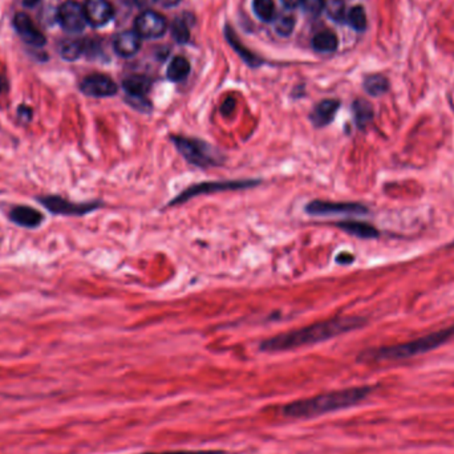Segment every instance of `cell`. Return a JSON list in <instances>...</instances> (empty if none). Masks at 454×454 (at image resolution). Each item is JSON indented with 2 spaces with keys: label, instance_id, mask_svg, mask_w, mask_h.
<instances>
[{
  "label": "cell",
  "instance_id": "1f68e13d",
  "mask_svg": "<svg viewBox=\"0 0 454 454\" xmlns=\"http://www.w3.org/2000/svg\"><path fill=\"white\" fill-rule=\"evenodd\" d=\"M18 116L25 122H30L34 117V111H32V108H30L27 105H20L18 108Z\"/></svg>",
  "mask_w": 454,
  "mask_h": 454
},
{
  "label": "cell",
  "instance_id": "836d02e7",
  "mask_svg": "<svg viewBox=\"0 0 454 454\" xmlns=\"http://www.w3.org/2000/svg\"><path fill=\"white\" fill-rule=\"evenodd\" d=\"M158 0H134L136 6L140 7L142 10H146V8H151L153 4H156Z\"/></svg>",
  "mask_w": 454,
  "mask_h": 454
},
{
  "label": "cell",
  "instance_id": "d4e9b609",
  "mask_svg": "<svg viewBox=\"0 0 454 454\" xmlns=\"http://www.w3.org/2000/svg\"><path fill=\"white\" fill-rule=\"evenodd\" d=\"M347 22L356 31H364L367 28V13L361 6H355L347 13Z\"/></svg>",
  "mask_w": 454,
  "mask_h": 454
},
{
  "label": "cell",
  "instance_id": "4dcf8cb0",
  "mask_svg": "<svg viewBox=\"0 0 454 454\" xmlns=\"http://www.w3.org/2000/svg\"><path fill=\"white\" fill-rule=\"evenodd\" d=\"M144 454H229L223 450H170V452H154V453Z\"/></svg>",
  "mask_w": 454,
  "mask_h": 454
},
{
  "label": "cell",
  "instance_id": "7a4b0ae2",
  "mask_svg": "<svg viewBox=\"0 0 454 454\" xmlns=\"http://www.w3.org/2000/svg\"><path fill=\"white\" fill-rule=\"evenodd\" d=\"M374 389L372 385L352 386L347 389L334 391L316 396L296 400L283 405L280 412L286 417L291 419H313L329 412H336L341 409L355 407L364 401Z\"/></svg>",
  "mask_w": 454,
  "mask_h": 454
},
{
  "label": "cell",
  "instance_id": "603a6c76",
  "mask_svg": "<svg viewBox=\"0 0 454 454\" xmlns=\"http://www.w3.org/2000/svg\"><path fill=\"white\" fill-rule=\"evenodd\" d=\"M87 46L82 40H65L60 46V55L64 60L75 61L85 53Z\"/></svg>",
  "mask_w": 454,
  "mask_h": 454
},
{
  "label": "cell",
  "instance_id": "5b68a950",
  "mask_svg": "<svg viewBox=\"0 0 454 454\" xmlns=\"http://www.w3.org/2000/svg\"><path fill=\"white\" fill-rule=\"evenodd\" d=\"M262 181L260 179H226V181H209V182H199L193 184L182 190L175 198L169 202V208H175L178 205H182L190 199L208 196L214 193H223V191H235V190H245L251 187H259Z\"/></svg>",
  "mask_w": 454,
  "mask_h": 454
},
{
  "label": "cell",
  "instance_id": "d6a6232c",
  "mask_svg": "<svg viewBox=\"0 0 454 454\" xmlns=\"http://www.w3.org/2000/svg\"><path fill=\"white\" fill-rule=\"evenodd\" d=\"M235 106H237V103H235V100H234L233 97L226 99L221 106L222 115H223V116H229V115H232L234 111H235Z\"/></svg>",
  "mask_w": 454,
  "mask_h": 454
},
{
  "label": "cell",
  "instance_id": "f35d334b",
  "mask_svg": "<svg viewBox=\"0 0 454 454\" xmlns=\"http://www.w3.org/2000/svg\"><path fill=\"white\" fill-rule=\"evenodd\" d=\"M39 1H40V0H24V4H25L27 7H32V6H36Z\"/></svg>",
  "mask_w": 454,
  "mask_h": 454
},
{
  "label": "cell",
  "instance_id": "2e32d148",
  "mask_svg": "<svg viewBox=\"0 0 454 454\" xmlns=\"http://www.w3.org/2000/svg\"><path fill=\"white\" fill-rule=\"evenodd\" d=\"M122 88L128 97H146L151 91V80L142 75H133L122 82Z\"/></svg>",
  "mask_w": 454,
  "mask_h": 454
},
{
  "label": "cell",
  "instance_id": "3957f363",
  "mask_svg": "<svg viewBox=\"0 0 454 454\" xmlns=\"http://www.w3.org/2000/svg\"><path fill=\"white\" fill-rule=\"evenodd\" d=\"M453 335L454 327H449L403 344L364 351L359 355V361L374 362V361L404 360L441 347L443 343H446Z\"/></svg>",
  "mask_w": 454,
  "mask_h": 454
},
{
  "label": "cell",
  "instance_id": "4fadbf2b",
  "mask_svg": "<svg viewBox=\"0 0 454 454\" xmlns=\"http://www.w3.org/2000/svg\"><path fill=\"white\" fill-rule=\"evenodd\" d=\"M87 22L94 27H103L113 18V7L108 0H87L84 4Z\"/></svg>",
  "mask_w": 454,
  "mask_h": 454
},
{
  "label": "cell",
  "instance_id": "5bb4252c",
  "mask_svg": "<svg viewBox=\"0 0 454 454\" xmlns=\"http://www.w3.org/2000/svg\"><path fill=\"white\" fill-rule=\"evenodd\" d=\"M340 101L334 99H327L315 106L310 115V121L315 128L328 127L338 113Z\"/></svg>",
  "mask_w": 454,
  "mask_h": 454
},
{
  "label": "cell",
  "instance_id": "52a82bcc",
  "mask_svg": "<svg viewBox=\"0 0 454 454\" xmlns=\"http://www.w3.org/2000/svg\"><path fill=\"white\" fill-rule=\"evenodd\" d=\"M305 213L311 217H336V215H364L368 209L360 203L331 202L315 199L305 205Z\"/></svg>",
  "mask_w": 454,
  "mask_h": 454
},
{
  "label": "cell",
  "instance_id": "e575fe53",
  "mask_svg": "<svg viewBox=\"0 0 454 454\" xmlns=\"http://www.w3.org/2000/svg\"><path fill=\"white\" fill-rule=\"evenodd\" d=\"M336 260H338L339 263H341V265H344V263L347 265V263L353 262V256L347 254V253H341L340 256H336Z\"/></svg>",
  "mask_w": 454,
  "mask_h": 454
},
{
  "label": "cell",
  "instance_id": "74e56055",
  "mask_svg": "<svg viewBox=\"0 0 454 454\" xmlns=\"http://www.w3.org/2000/svg\"><path fill=\"white\" fill-rule=\"evenodd\" d=\"M163 1V6H166V7H172V6H175L179 0H161Z\"/></svg>",
  "mask_w": 454,
  "mask_h": 454
},
{
  "label": "cell",
  "instance_id": "ac0fdd59",
  "mask_svg": "<svg viewBox=\"0 0 454 454\" xmlns=\"http://www.w3.org/2000/svg\"><path fill=\"white\" fill-rule=\"evenodd\" d=\"M352 111H353V117L358 128L364 129L373 118V108L371 103L367 100L359 99L352 104Z\"/></svg>",
  "mask_w": 454,
  "mask_h": 454
},
{
  "label": "cell",
  "instance_id": "8fae6325",
  "mask_svg": "<svg viewBox=\"0 0 454 454\" xmlns=\"http://www.w3.org/2000/svg\"><path fill=\"white\" fill-rule=\"evenodd\" d=\"M8 220L16 226L35 230L44 223L46 217L35 208H31L28 205H16L10 210Z\"/></svg>",
  "mask_w": 454,
  "mask_h": 454
},
{
  "label": "cell",
  "instance_id": "6da1fadb",
  "mask_svg": "<svg viewBox=\"0 0 454 454\" xmlns=\"http://www.w3.org/2000/svg\"><path fill=\"white\" fill-rule=\"evenodd\" d=\"M364 324L365 320L358 316L334 317L266 339L259 344V350L268 353H275L315 346L340 336L343 334L359 329Z\"/></svg>",
  "mask_w": 454,
  "mask_h": 454
},
{
  "label": "cell",
  "instance_id": "ba28073f",
  "mask_svg": "<svg viewBox=\"0 0 454 454\" xmlns=\"http://www.w3.org/2000/svg\"><path fill=\"white\" fill-rule=\"evenodd\" d=\"M58 19L61 27L68 32H80L88 23L84 6L73 0H68L58 7Z\"/></svg>",
  "mask_w": 454,
  "mask_h": 454
},
{
  "label": "cell",
  "instance_id": "44dd1931",
  "mask_svg": "<svg viewBox=\"0 0 454 454\" xmlns=\"http://www.w3.org/2000/svg\"><path fill=\"white\" fill-rule=\"evenodd\" d=\"M190 73V63L184 56H175L168 67V79L170 82H184Z\"/></svg>",
  "mask_w": 454,
  "mask_h": 454
},
{
  "label": "cell",
  "instance_id": "9a60e30c",
  "mask_svg": "<svg viewBox=\"0 0 454 454\" xmlns=\"http://www.w3.org/2000/svg\"><path fill=\"white\" fill-rule=\"evenodd\" d=\"M113 47L120 56L130 58L140 49V35L136 31H125L122 34H118L113 42Z\"/></svg>",
  "mask_w": 454,
  "mask_h": 454
},
{
  "label": "cell",
  "instance_id": "4316f807",
  "mask_svg": "<svg viewBox=\"0 0 454 454\" xmlns=\"http://www.w3.org/2000/svg\"><path fill=\"white\" fill-rule=\"evenodd\" d=\"M295 27V18L291 15H282L275 20V30L280 36L291 35Z\"/></svg>",
  "mask_w": 454,
  "mask_h": 454
},
{
  "label": "cell",
  "instance_id": "d6986e66",
  "mask_svg": "<svg viewBox=\"0 0 454 454\" xmlns=\"http://www.w3.org/2000/svg\"><path fill=\"white\" fill-rule=\"evenodd\" d=\"M226 39L232 44V47L237 51V53H239V56L245 60L246 64H248L250 67H256L262 64L260 58L242 46L241 40L234 35L233 30L230 27H226Z\"/></svg>",
  "mask_w": 454,
  "mask_h": 454
},
{
  "label": "cell",
  "instance_id": "d590c367",
  "mask_svg": "<svg viewBox=\"0 0 454 454\" xmlns=\"http://www.w3.org/2000/svg\"><path fill=\"white\" fill-rule=\"evenodd\" d=\"M7 91H8V82L3 75H0V96L6 94Z\"/></svg>",
  "mask_w": 454,
  "mask_h": 454
},
{
  "label": "cell",
  "instance_id": "ffe728a7",
  "mask_svg": "<svg viewBox=\"0 0 454 454\" xmlns=\"http://www.w3.org/2000/svg\"><path fill=\"white\" fill-rule=\"evenodd\" d=\"M362 87L367 94H371L373 97H379V96L388 92L389 82L383 75L374 73V75H370L364 79Z\"/></svg>",
  "mask_w": 454,
  "mask_h": 454
},
{
  "label": "cell",
  "instance_id": "f1b7e54d",
  "mask_svg": "<svg viewBox=\"0 0 454 454\" xmlns=\"http://www.w3.org/2000/svg\"><path fill=\"white\" fill-rule=\"evenodd\" d=\"M127 103L136 111L142 112V113H151L153 109V105L146 97H128L127 96Z\"/></svg>",
  "mask_w": 454,
  "mask_h": 454
},
{
  "label": "cell",
  "instance_id": "277c9868",
  "mask_svg": "<svg viewBox=\"0 0 454 454\" xmlns=\"http://www.w3.org/2000/svg\"><path fill=\"white\" fill-rule=\"evenodd\" d=\"M170 141L184 160L196 168L208 169L221 166L225 163V157L221 151L206 141L181 134H172Z\"/></svg>",
  "mask_w": 454,
  "mask_h": 454
},
{
  "label": "cell",
  "instance_id": "cb8c5ba5",
  "mask_svg": "<svg viewBox=\"0 0 454 454\" xmlns=\"http://www.w3.org/2000/svg\"><path fill=\"white\" fill-rule=\"evenodd\" d=\"M253 8L256 16L263 22H272L275 19V4L272 0H254Z\"/></svg>",
  "mask_w": 454,
  "mask_h": 454
},
{
  "label": "cell",
  "instance_id": "30bf717a",
  "mask_svg": "<svg viewBox=\"0 0 454 454\" xmlns=\"http://www.w3.org/2000/svg\"><path fill=\"white\" fill-rule=\"evenodd\" d=\"M134 27L140 37L157 39L166 32L168 22L161 13L146 10L137 16Z\"/></svg>",
  "mask_w": 454,
  "mask_h": 454
},
{
  "label": "cell",
  "instance_id": "9c48e42d",
  "mask_svg": "<svg viewBox=\"0 0 454 454\" xmlns=\"http://www.w3.org/2000/svg\"><path fill=\"white\" fill-rule=\"evenodd\" d=\"M80 91L85 96L103 99V97H112L118 92V87L109 76L94 73L87 76L80 82Z\"/></svg>",
  "mask_w": 454,
  "mask_h": 454
},
{
  "label": "cell",
  "instance_id": "7c38bea8",
  "mask_svg": "<svg viewBox=\"0 0 454 454\" xmlns=\"http://www.w3.org/2000/svg\"><path fill=\"white\" fill-rule=\"evenodd\" d=\"M13 25L27 44L32 47H43L46 44V36L36 28L35 24L27 13L19 12L13 19Z\"/></svg>",
  "mask_w": 454,
  "mask_h": 454
},
{
  "label": "cell",
  "instance_id": "83f0119b",
  "mask_svg": "<svg viewBox=\"0 0 454 454\" xmlns=\"http://www.w3.org/2000/svg\"><path fill=\"white\" fill-rule=\"evenodd\" d=\"M301 6L307 15L319 16L326 7V1L324 0H303Z\"/></svg>",
  "mask_w": 454,
  "mask_h": 454
},
{
  "label": "cell",
  "instance_id": "484cf974",
  "mask_svg": "<svg viewBox=\"0 0 454 454\" xmlns=\"http://www.w3.org/2000/svg\"><path fill=\"white\" fill-rule=\"evenodd\" d=\"M172 35L175 37V42L179 44L187 43L190 39V31L185 19L177 18L172 24Z\"/></svg>",
  "mask_w": 454,
  "mask_h": 454
},
{
  "label": "cell",
  "instance_id": "8d00e7d4",
  "mask_svg": "<svg viewBox=\"0 0 454 454\" xmlns=\"http://www.w3.org/2000/svg\"><path fill=\"white\" fill-rule=\"evenodd\" d=\"M303 0H282V3L287 7V8H294L302 4Z\"/></svg>",
  "mask_w": 454,
  "mask_h": 454
},
{
  "label": "cell",
  "instance_id": "f546056e",
  "mask_svg": "<svg viewBox=\"0 0 454 454\" xmlns=\"http://www.w3.org/2000/svg\"><path fill=\"white\" fill-rule=\"evenodd\" d=\"M328 13L331 18H334L336 22H341L344 19V3L341 0H334L328 6Z\"/></svg>",
  "mask_w": 454,
  "mask_h": 454
},
{
  "label": "cell",
  "instance_id": "7402d4cb",
  "mask_svg": "<svg viewBox=\"0 0 454 454\" xmlns=\"http://www.w3.org/2000/svg\"><path fill=\"white\" fill-rule=\"evenodd\" d=\"M338 36L331 31H322L313 39V47L317 52H334L338 48Z\"/></svg>",
  "mask_w": 454,
  "mask_h": 454
},
{
  "label": "cell",
  "instance_id": "8992f818",
  "mask_svg": "<svg viewBox=\"0 0 454 454\" xmlns=\"http://www.w3.org/2000/svg\"><path fill=\"white\" fill-rule=\"evenodd\" d=\"M36 201L47 209L53 215H65V217H82L96 210L101 209L104 203L101 201H89V202H72L70 199L60 197L58 194H49L37 197Z\"/></svg>",
  "mask_w": 454,
  "mask_h": 454
},
{
  "label": "cell",
  "instance_id": "e0dca14e",
  "mask_svg": "<svg viewBox=\"0 0 454 454\" xmlns=\"http://www.w3.org/2000/svg\"><path fill=\"white\" fill-rule=\"evenodd\" d=\"M340 230L358 237L361 239H373L379 237V232L368 223L359 221H341L336 223Z\"/></svg>",
  "mask_w": 454,
  "mask_h": 454
}]
</instances>
